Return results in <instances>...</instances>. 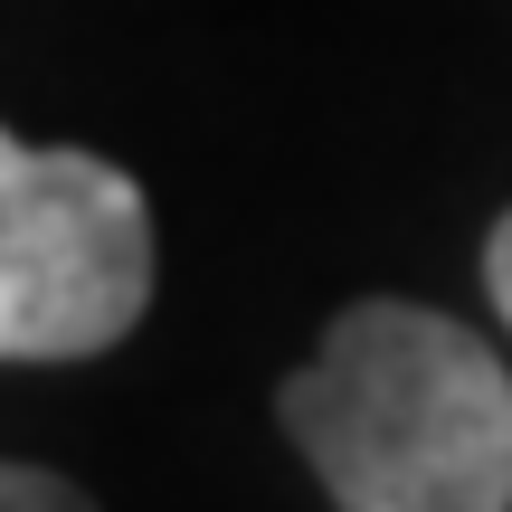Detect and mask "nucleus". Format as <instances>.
<instances>
[{"label": "nucleus", "instance_id": "f257e3e1", "mask_svg": "<svg viewBox=\"0 0 512 512\" xmlns=\"http://www.w3.org/2000/svg\"><path fill=\"white\" fill-rule=\"evenodd\" d=\"M275 418L342 512H512V370L456 313L342 304Z\"/></svg>", "mask_w": 512, "mask_h": 512}, {"label": "nucleus", "instance_id": "f03ea898", "mask_svg": "<svg viewBox=\"0 0 512 512\" xmlns=\"http://www.w3.org/2000/svg\"><path fill=\"white\" fill-rule=\"evenodd\" d=\"M152 304V200L86 143L0 124V361H95Z\"/></svg>", "mask_w": 512, "mask_h": 512}, {"label": "nucleus", "instance_id": "7ed1b4c3", "mask_svg": "<svg viewBox=\"0 0 512 512\" xmlns=\"http://www.w3.org/2000/svg\"><path fill=\"white\" fill-rule=\"evenodd\" d=\"M0 512H95V503L76 494L67 475H48V465H10L0 456Z\"/></svg>", "mask_w": 512, "mask_h": 512}, {"label": "nucleus", "instance_id": "20e7f679", "mask_svg": "<svg viewBox=\"0 0 512 512\" xmlns=\"http://www.w3.org/2000/svg\"><path fill=\"white\" fill-rule=\"evenodd\" d=\"M484 294H494V313L512 323V209L494 219V238H484Z\"/></svg>", "mask_w": 512, "mask_h": 512}]
</instances>
